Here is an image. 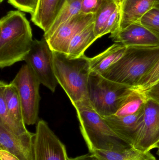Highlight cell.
<instances>
[{"label": "cell", "mask_w": 159, "mask_h": 160, "mask_svg": "<svg viewBox=\"0 0 159 160\" xmlns=\"http://www.w3.org/2000/svg\"><path fill=\"white\" fill-rule=\"evenodd\" d=\"M132 91V87L91 72L88 85L90 105L103 117L115 115Z\"/></svg>", "instance_id": "5"}, {"label": "cell", "mask_w": 159, "mask_h": 160, "mask_svg": "<svg viewBox=\"0 0 159 160\" xmlns=\"http://www.w3.org/2000/svg\"><path fill=\"white\" fill-rule=\"evenodd\" d=\"M117 2H118V3L119 5H120V4L121 3V2H122V1L123 0H116Z\"/></svg>", "instance_id": "32"}, {"label": "cell", "mask_w": 159, "mask_h": 160, "mask_svg": "<svg viewBox=\"0 0 159 160\" xmlns=\"http://www.w3.org/2000/svg\"><path fill=\"white\" fill-rule=\"evenodd\" d=\"M104 0H83L81 12L85 14H95Z\"/></svg>", "instance_id": "28"}, {"label": "cell", "mask_w": 159, "mask_h": 160, "mask_svg": "<svg viewBox=\"0 0 159 160\" xmlns=\"http://www.w3.org/2000/svg\"><path fill=\"white\" fill-rule=\"evenodd\" d=\"M52 51L56 79L74 108L80 105L90 106L88 95L91 72L89 58L84 55L72 58L65 53Z\"/></svg>", "instance_id": "2"}, {"label": "cell", "mask_w": 159, "mask_h": 160, "mask_svg": "<svg viewBox=\"0 0 159 160\" xmlns=\"http://www.w3.org/2000/svg\"><path fill=\"white\" fill-rule=\"evenodd\" d=\"M89 153L101 160H157L150 151L142 152L133 147L120 151L96 150Z\"/></svg>", "instance_id": "19"}, {"label": "cell", "mask_w": 159, "mask_h": 160, "mask_svg": "<svg viewBox=\"0 0 159 160\" xmlns=\"http://www.w3.org/2000/svg\"><path fill=\"white\" fill-rule=\"evenodd\" d=\"M128 47L115 43L104 51L89 58L91 71L102 75L111 66L118 62L125 54Z\"/></svg>", "instance_id": "15"}, {"label": "cell", "mask_w": 159, "mask_h": 160, "mask_svg": "<svg viewBox=\"0 0 159 160\" xmlns=\"http://www.w3.org/2000/svg\"><path fill=\"white\" fill-rule=\"evenodd\" d=\"M24 61L33 71L41 84L55 92L58 82L54 73L53 51L44 38L34 39Z\"/></svg>", "instance_id": "7"}, {"label": "cell", "mask_w": 159, "mask_h": 160, "mask_svg": "<svg viewBox=\"0 0 159 160\" xmlns=\"http://www.w3.org/2000/svg\"><path fill=\"white\" fill-rule=\"evenodd\" d=\"M0 93L2 94L7 108L10 115L20 126L26 128L21 102L16 88L10 83L7 84L1 81Z\"/></svg>", "instance_id": "17"}, {"label": "cell", "mask_w": 159, "mask_h": 160, "mask_svg": "<svg viewBox=\"0 0 159 160\" xmlns=\"http://www.w3.org/2000/svg\"><path fill=\"white\" fill-rule=\"evenodd\" d=\"M10 83L17 91L23 113L25 125H33L38 121L40 81L31 68L27 64L23 65Z\"/></svg>", "instance_id": "6"}, {"label": "cell", "mask_w": 159, "mask_h": 160, "mask_svg": "<svg viewBox=\"0 0 159 160\" xmlns=\"http://www.w3.org/2000/svg\"><path fill=\"white\" fill-rule=\"evenodd\" d=\"M159 82V60L148 73L142 79L134 89L142 92Z\"/></svg>", "instance_id": "25"}, {"label": "cell", "mask_w": 159, "mask_h": 160, "mask_svg": "<svg viewBox=\"0 0 159 160\" xmlns=\"http://www.w3.org/2000/svg\"><path fill=\"white\" fill-rule=\"evenodd\" d=\"M35 133L28 131L17 135L0 125V150H5L19 160H35Z\"/></svg>", "instance_id": "11"}, {"label": "cell", "mask_w": 159, "mask_h": 160, "mask_svg": "<svg viewBox=\"0 0 159 160\" xmlns=\"http://www.w3.org/2000/svg\"><path fill=\"white\" fill-rule=\"evenodd\" d=\"M158 160H159V159Z\"/></svg>", "instance_id": "35"}, {"label": "cell", "mask_w": 159, "mask_h": 160, "mask_svg": "<svg viewBox=\"0 0 159 160\" xmlns=\"http://www.w3.org/2000/svg\"><path fill=\"white\" fill-rule=\"evenodd\" d=\"M68 160H101L98 158L96 156L89 153V154L87 155H83V156H79L77 158H68Z\"/></svg>", "instance_id": "30"}, {"label": "cell", "mask_w": 159, "mask_h": 160, "mask_svg": "<svg viewBox=\"0 0 159 160\" xmlns=\"http://www.w3.org/2000/svg\"><path fill=\"white\" fill-rule=\"evenodd\" d=\"M4 0H0L1 2ZM38 0H7L15 8L22 12L33 15L35 11Z\"/></svg>", "instance_id": "26"}, {"label": "cell", "mask_w": 159, "mask_h": 160, "mask_svg": "<svg viewBox=\"0 0 159 160\" xmlns=\"http://www.w3.org/2000/svg\"><path fill=\"white\" fill-rule=\"evenodd\" d=\"M0 125L7 130L17 135L28 132L26 128L20 126L7 111L2 94L0 93Z\"/></svg>", "instance_id": "23"}, {"label": "cell", "mask_w": 159, "mask_h": 160, "mask_svg": "<svg viewBox=\"0 0 159 160\" xmlns=\"http://www.w3.org/2000/svg\"><path fill=\"white\" fill-rule=\"evenodd\" d=\"M159 60V46L129 47L123 56L101 76L135 88Z\"/></svg>", "instance_id": "3"}, {"label": "cell", "mask_w": 159, "mask_h": 160, "mask_svg": "<svg viewBox=\"0 0 159 160\" xmlns=\"http://www.w3.org/2000/svg\"><path fill=\"white\" fill-rule=\"evenodd\" d=\"M147 100L144 93L133 88V91L115 115L125 116L133 114L144 107Z\"/></svg>", "instance_id": "22"}, {"label": "cell", "mask_w": 159, "mask_h": 160, "mask_svg": "<svg viewBox=\"0 0 159 160\" xmlns=\"http://www.w3.org/2000/svg\"><path fill=\"white\" fill-rule=\"evenodd\" d=\"M75 108L80 131L89 152L96 150L120 151L132 147L119 137L103 117L90 106L80 105Z\"/></svg>", "instance_id": "4"}, {"label": "cell", "mask_w": 159, "mask_h": 160, "mask_svg": "<svg viewBox=\"0 0 159 160\" xmlns=\"http://www.w3.org/2000/svg\"><path fill=\"white\" fill-rule=\"evenodd\" d=\"M159 3V0H123L119 5L120 18L118 30L138 22Z\"/></svg>", "instance_id": "14"}, {"label": "cell", "mask_w": 159, "mask_h": 160, "mask_svg": "<svg viewBox=\"0 0 159 160\" xmlns=\"http://www.w3.org/2000/svg\"><path fill=\"white\" fill-rule=\"evenodd\" d=\"M82 2L83 0H62L54 22L48 31L44 33L43 37L46 38L61 24L71 18L82 13Z\"/></svg>", "instance_id": "20"}, {"label": "cell", "mask_w": 159, "mask_h": 160, "mask_svg": "<svg viewBox=\"0 0 159 160\" xmlns=\"http://www.w3.org/2000/svg\"><path fill=\"white\" fill-rule=\"evenodd\" d=\"M143 93L147 99L151 100L159 105V82Z\"/></svg>", "instance_id": "29"}, {"label": "cell", "mask_w": 159, "mask_h": 160, "mask_svg": "<svg viewBox=\"0 0 159 160\" xmlns=\"http://www.w3.org/2000/svg\"><path fill=\"white\" fill-rule=\"evenodd\" d=\"M120 8H118L111 15L109 18L105 31L104 33V36L108 33L112 34L117 32L119 29L120 22Z\"/></svg>", "instance_id": "27"}, {"label": "cell", "mask_w": 159, "mask_h": 160, "mask_svg": "<svg viewBox=\"0 0 159 160\" xmlns=\"http://www.w3.org/2000/svg\"><path fill=\"white\" fill-rule=\"evenodd\" d=\"M159 38V6L149 10L138 21Z\"/></svg>", "instance_id": "24"}, {"label": "cell", "mask_w": 159, "mask_h": 160, "mask_svg": "<svg viewBox=\"0 0 159 160\" xmlns=\"http://www.w3.org/2000/svg\"><path fill=\"white\" fill-rule=\"evenodd\" d=\"M119 7V5L116 0H104L94 14V31L98 38L103 36L109 18Z\"/></svg>", "instance_id": "21"}, {"label": "cell", "mask_w": 159, "mask_h": 160, "mask_svg": "<svg viewBox=\"0 0 159 160\" xmlns=\"http://www.w3.org/2000/svg\"><path fill=\"white\" fill-rule=\"evenodd\" d=\"M115 43L128 47H155L159 46V38L139 22L111 34Z\"/></svg>", "instance_id": "12"}, {"label": "cell", "mask_w": 159, "mask_h": 160, "mask_svg": "<svg viewBox=\"0 0 159 160\" xmlns=\"http://www.w3.org/2000/svg\"><path fill=\"white\" fill-rule=\"evenodd\" d=\"M157 148H158V150H157V155H158V156H159V145L158 147Z\"/></svg>", "instance_id": "33"}, {"label": "cell", "mask_w": 159, "mask_h": 160, "mask_svg": "<svg viewBox=\"0 0 159 160\" xmlns=\"http://www.w3.org/2000/svg\"><path fill=\"white\" fill-rule=\"evenodd\" d=\"M1 160H19L15 156L5 150H0Z\"/></svg>", "instance_id": "31"}, {"label": "cell", "mask_w": 159, "mask_h": 160, "mask_svg": "<svg viewBox=\"0 0 159 160\" xmlns=\"http://www.w3.org/2000/svg\"><path fill=\"white\" fill-rule=\"evenodd\" d=\"M33 39L30 22L20 10H11L0 20V67L24 61Z\"/></svg>", "instance_id": "1"}, {"label": "cell", "mask_w": 159, "mask_h": 160, "mask_svg": "<svg viewBox=\"0 0 159 160\" xmlns=\"http://www.w3.org/2000/svg\"><path fill=\"white\" fill-rule=\"evenodd\" d=\"M62 0H38L31 20L46 32L54 22Z\"/></svg>", "instance_id": "16"}, {"label": "cell", "mask_w": 159, "mask_h": 160, "mask_svg": "<svg viewBox=\"0 0 159 160\" xmlns=\"http://www.w3.org/2000/svg\"><path fill=\"white\" fill-rule=\"evenodd\" d=\"M144 113L145 106L133 114L125 116L113 115L104 117L103 118L119 137L132 146L136 132L143 119Z\"/></svg>", "instance_id": "13"}, {"label": "cell", "mask_w": 159, "mask_h": 160, "mask_svg": "<svg viewBox=\"0 0 159 160\" xmlns=\"http://www.w3.org/2000/svg\"><path fill=\"white\" fill-rule=\"evenodd\" d=\"M159 145V105L147 99L145 106L144 116L136 132L132 147L146 152Z\"/></svg>", "instance_id": "8"}, {"label": "cell", "mask_w": 159, "mask_h": 160, "mask_svg": "<svg viewBox=\"0 0 159 160\" xmlns=\"http://www.w3.org/2000/svg\"><path fill=\"white\" fill-rule=\"evenodd\" d=\"M98 38L94 31V22L77 33L69 44L67 55L76 58L85 55V52Z\"/></svg>", "instance_id": "18"}, {"label": "cell", "mask_w": 159, "mask_h": 160, "mask_svg": "<svg viewBox=\"0 0 159 160\" xmlns=\"http://www.w3.org/2000/svg\"><path fill=\"white\" fill-rule=\"evenodd\" d=\"M157 6H159V3L158 4V5Z\"/></svg>", "instance_id": "34"}, {"label": "cell", "mask_w": 159, "mask_h": 160, "mask_svg": "<svg viewBox=\"0 0 159 160\" xmlns=\"http://www.w3.org/2000/svg\"><path fill=\"white\" fill-rule=\"evenodd\" d=\"M94 19V14H78L61 24L49 36L44 38L52 51L67 54L72 38L93 23Z\"/></svg>", "instance_id": "10"}, {"label": "cell", "mask_w": 159, "mask_h": 160, "mask_svg": "<svg viewBox=\"0 0 159 160\" xmlns=\"http://www.w3.org/2000/svg\"><path fill=\"white\" fill-rule=\"evenodd\" d=\"M35 133V160H68L65 146L46 121H38Z\"/></svg>", "instance_id": "9"}]
</instances>
